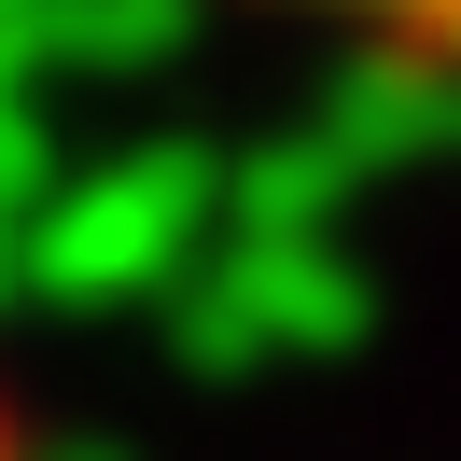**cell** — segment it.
Listing matches in <instances>:
<instances>
[{
  "label": "cell",
  "instance_id": "7a4b0ae2",
  "mask_svg": "<svg viewBox=\"0 0 461 461\" xmlns=\"http://www.w3.org/2000/svg\"><path fill=\"white\" fill-rule=\"evenodd\" d=\"M0 461H14V405H0Z\"/></svg>",
  "mask_w": 461,
  "mask_h": 461
},
{
  "label": "cell",
  "instance_id": "6da1fadb",
  "mask_svg": "<svg viewBox=\"0 0 461 461\" xmlns=\"http://www.w3.org/2000/svg\"><path fill=\"white\" fill-rule=\"evenodd\" d=\"M266 29H308L364 70H420V85H461V0H238Z\"/></svg>",
  "mask_w": 461,
  "mask_h": 461
}]
</instances>
